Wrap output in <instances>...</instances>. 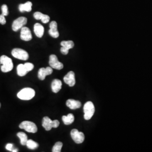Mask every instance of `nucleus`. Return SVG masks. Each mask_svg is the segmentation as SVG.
<instances>
[{"label": "nucleus", "instance_id": "obj_1", "mask_svg": "<svg viewBox=\"0 0 152 152\" xmlns=\"http://www.w3.org/2000/svg\"><path fill=\"white\" fill-rule=\"evenodd\" d=\"M1 69L2 72L6 73L11 71L14 67L11 58L6 55H2L0 58Z\"/></svg>", "mask_w": 152, "mask_h": 152}, {"label": "nucleus", "instance_id": "obj_2", "mask_svg": "<svg viewBox=\"0 0 152 152\" xmlns=\"http://www.w3.org/2000/svg\"><path fill=\"white\" fill-rule=\"evenodd\" d=\"M35 95L34 90L31 88H24L18 93V98L23 100H29L32 99Z\"/></svg>", "mask_w": 152, "mask_h": 152}, {"label": "nucleus", "instance_id": "obj_3", "mask_svg": "<svg viewBox=\"0 0 152 152\" xmlns=\"http://www.w3.org/2000/svg\"><path fill=\"white\" fill-rule=\"evenodd\" d=\"M84 118L86 120H90L95 113V107L91 102H87L84 105Z\"/></svg>", "mask_w": 152, "mask_h": 152}, {"label": "nucleus", "instance_id": "obj_4", "mask_svg": "<svg viewBox=\"0 0 152 152\" xmlns=\"http://www.w3.org/2000/svg\"><path fill=\"white\" fill-rule=\"evenodd\" d=\"M60 122L58 120L52 121L48 117H45L42 120V125L46 131L51 130L52 128H57L59 126Z\"/></svg>", "mask_w": 152, "mask_h": 152}, {"label": "nucleus", "instance_id": "obj_5", "mask_svg": "<svg viewBox=\"0 0 152 152\" xmlns=\"http://www.w3.org/2000/svg\"><path fill=\"white\" fill-rule=\"evenodd\" d=\"M19 128L31 133H36L37 131V127L36 124L32 122L28 121L22 122L19 125Z\"/></svg>", "mask_w": 152, "mask_h": 152}, {"label": "nucleus", "instance_id": "obj_6", "mask_svg": "<svg viewBox=\"0 0 152 152\" xmlns=\"http://www.w3.org/2000/svg\"><path fill=\"white\" fill-rule=\"evenodd\" d=\"M12 55L16 59L22 60H27L29 58V55L26 51L22 49H13L11 52Z\"/></svg>", "mask_w": 152, "mask_h": 152}, {"label": "nucleus", "instance_id": "obj_7", "mask_svg": "<svg viewBox=\"0 0 152 152\" xmlns=\"http://www.w3.org/2000/svg\"><path fill=\"white\" fill-rule=\"evenodd\" d=\"M27 23V19L26 17L21 16L15 19L12 24V29L14 31L16 32L23 27Z\"/></svg>", "mask_w": 152, "mask_h": 152}, {"label": "nucleus", "instance_id": "obj_8", "mask_svg": "<svg viewBox=\"0 0 152 152\" xmlns=\"http://www.w3.org/2000/svg\"><path fill=\"white\" fill-rule=\"evenodd\" d=\"M71 135L72 139L77 144L82 143L85 140L84 134L77 129H73L71 131Z\"/></svg>", "mask_w": 152, "mask_h": 152}, {"label": "nucleus", "instance_id": "obj_9", "mask_svg": "<svg viewBox=\"0 0 152 152\" xmlns=\"http://www.w3.org/2000/svg\"><path fill=\"white\" fill-rule=\"evenodd\" d=\"M49 64L50 66L54 69L57 70H60L63 68L64 65L63 63L59 61L57 56L55 55H51L50 56V60H49Z\"/></svg>", "mask_w": 152, "mask_h": 152}, {"label": "nucleus", "instance_id": "obj_10", "mask_svg": "<svg viewBox=\"0 0 152 152\" xmlns=\"http://www.w3.org/2000/svg\"><path fill=\"white\" fill-rule=\"evenodd\" d=\"M61 48L60 49L61 53L64 55H67L69 53V50L74 47V42L72 41H63L61 42Z\"/></svg>", "mask_w": 152, "mask_h": 152}, {"label": "nucleus", "instance_id": "obj_11", "mask_svg": "<svg viewBox=\"0 0 152 152\" xmlns=\"http://www.w3.org/2000/svg\"><path fill=\"white\" fill-rule=\"evenodd\" d=\"M20 38L25 41H29L32 39V33L28 28L24 26L21 28Z\"/></svg>", "mask_w": 152, "mask_h": 152}, {"label": "nucleus", "instance_id": "obj_12", "mask_svg": "<svg viewBox=\"0 0 152 152\" xmlns=\"http://www.w3.org/2000/svg\"><path fill=\"white\" fill-rule=\"evenodd\" d=\"M64 81L65 83L68 85L70 87H73L76 83L75 75L73 71L69 72L64 77Z\"/></svg>", "mask_w": 152, "mask_h": 152}, {"label": "nucleus", "instance_id": "obj_13", "mask_svg": "<svg viewBox=\"0 0 152 152\" xmlns=\"http://www.w3.org/2000/svg\"><path fill=\"white\" fill-rule=\"evenodd\" d=\"M53 68L50 67H47L46 68H41L39 69L38 72V78L40 80H44L46 78V77L48 75H51L53 73Z\"/></svg>", "mask_w": 152, "mask_h": 152}, {"label": "nucleus", "instance_id": "obj_14", "mask_svg": "<svg viewBox=\"0 0 152 152\" xmlns=\"http://www.w3.org/2000/svg\"><path fill=\"white\" fill-rule=\"evenodd\" d=\"M49 33L53 38H58L59 36V33L58 31V24L55 21H53L50 23Z\"/></svg>", "mask_w": 152, "mask_h": 152}, {"label": "nucleus", "instance_id": "obj_15", "mask_svg": "<svg viewBox=\"0 0 152 152\" xmlns=\"http://www.w3.org/2000/svg\"><path fill=\"white\" fill-rule=\"evenodd\" d=\"M34 18L36 20H41L44 23H48L50 21V16L48 15H45L41 12H36L33 14Z\"/></svg>", "mask_w": 152, "mask_h": 152}, {"label": "nucleus", "instance_id": "obj_16", "mask_svg": "<svg viewBox=\"0 0 152 152\" xmlns=\"http://www.w3.org/2000/svg\"><path fill=\"white\" fill-rule=\"evenodd\" d=\"M66 105L71 109H76L80 108L81 107V103L76 100L68 99L66 102Z\"/></svg>", "mask_w": 152, "mask_h": 152}, {"label": "nucleus", "instance_id": "obj_17", "mask_svg": "<svg viewBox=\"0 0 152 152\" xmlns=\"http://www.w3.org/2000/svg\"><path fill=\"white\" fill-rule=\"evenodd\" d=\"M34 32L38 38H41L44 35V27L39 23H36L34 26Z\"/></svg>", "mask_w": 152, "mask_h": 152}, {"label": "nucleus", "instance_id": "obj_18", "mask_svg": "<svg viewBox=\"0 0 152 152\" xmlns=\"http://www.w3.org/2000/svg\"><path fill=\"white\" fill-rule=\"evenodd\" d=\"M62 86V82L61 81L58 80V79H55L51 83V88L53 92L55 93H57L59 92Z\"/></svg>", "mask_w": 152, "mask_h": 152}, {"label": "nucleus", "instance_id": "obj_19", "mask_svg": "<svg viewBox=\"0 0 152 152\" xmlns=\"http://www.w3.org/2000/svg\"><path fill=\"white\" fill-rule=\"evenodd\" d=\"M32 3L31 1H28L24 4H20L19 6V10L22 12L27 11L30 12L32 10Z\"/></svg>", "mask_w": 152, "mask_h": 152}, {"label": "nucleus", "instance_id": "obj_20", "mask_svg": "<svg viewBox=\"0 0 152 152\" xmlns=\"http://www.w3.org/2000/svg\"><path fill=\"white\" fill-rule=\"evenodd\" d=\"M62 120L64 124L66 125L72 124L75 120V117L72 114H68L67 115H64L62 117Z\"/></svg>", "mask_w": 152, "mask_h": 152}, {"label": "nucleus", "instance_id": "obj_21", "mask_svg": "<svg viewBox=\"0 0 152 152\" xmlns=\"http://www.w3.org/2000/svg\"><path fill=\"white\" fill-rule=\"evenodd\" d=\"M28 72L26 69V68L24 66V64H20L18 65V66H17V73H18V75L19 76H21V77L26 76Z\"/></svg>", "mask_w": 152, "mask_h": 152}, {"label": "nucleus", "instance_id": "obj_22", "mask_svg": "<svg viewBox=\"0 0 152 152\" xmlns=\"http://www.w3.org/2000/svg\"><path fill=\"white\" fill-rule=\"evenodd\" d=\"M17 136L20 140V144L22 145H26L28 141V136L24 132H19L17 134Z\"/></svg>", "mask_w": 152, "mask_h": 152}, {"label": "nucleus", "instance_id": "obj_23", "mask_svg": "<svg viewBox=\"0 0 152 152\" xmlns=\"http://www.w3.org/2000/svg\"><path fill=\"white\" fill-rule=\"evenodd\" d=\"M26 145L28 147V148H29L30 149H35L37 148L38 147V143L33 141L31 139L28 140Z\"/></svg>", "mask_w": 152, "mask_h": 152}, {"label": "nucleus", "instance_id": "obj_24", "mask_svg": "<svg viewBox=\"0 0 152 152\" xmlns=\"http://www.w3.org/2000/svg\"><path fill=\"white\" fill-rule=\"evenodd\" d=\"M63 147V143L60 141H58L55 143L54 147L53 148L52 152H60L61 149Z\"/></svg>", "mask_w": 152, "mask_h": 152}, {"label": "nucleus", "instance_id": "obj_25", "mask_svg": "<svg viewBox=\"0 0 152 152\" xmlns=\"http://www.w3.org/2000/svg\"><path fill=\"white\" fill-rule=\"evenodd\" d=\"M1 10H2V14L4 16H7L9 15V10L8 7L5 4H4L1 6Z\"/></svg>", "mask_w": 152, "mask_h": 152}, {"label": "nucleus", "instance_id": "obj_26", "mask_svg": "<svg viewBox=\"0 0 152 152\" xmlns=\"http://www.w3.org/2000/svg\"><path fill=\"white\" fill-rule=\"evenodd\" d=\"M24 64V66L26 68V69L27 70L28 72L32 71L33 68H34V65L31 63H26Z\"/></svg>", "mask_w": 152, "mask_h": 152}, {"label": "nucleus", "instance_id": "obj_27", "mask_svg": "<svg viewBox=\"0 0 152 152\" xmlns=\"http://www.w3.org/2000/svg\"><path fill=\"white\" fill-rule=\"evenodd\" d=\"M6 23V20L5 16H4L2 14L0 15V23L2 25H5Z\"/></svg>", "mask_w": 152, "mask_h": 152}, {"label": "nucleus", "instance_id": "obj_28", "mask_svg": "<svg viewBox=\"0 0 152 152\" xmlns=\"http://www.w3.org/2000/svg\"><path fill=\"white\" fill-rule=\"evenodd\" d=\"M6 149L9 151H12V149H14V145L12 144L9 143L6 145Z\"/></svg>", "mask_w": 152, "mask_h": 152}, {"label": "nucleus", "instance_id": "obj_29", "mask_svg": "<svg viewBox=\"0 0 152 152\" xmlns=\"http://www.w3.org/2000/svg\"><path fill=\"white\" fill-rule=\"evenodd\" d=\"M12 152H18V149H13L12 151H11Z\"/></svg>", "mask_w": 152, "mask_h": 152}, {"label": "nucleus", "instance_id": "obj_30", "mask_svg": "<svg viewBox=\"0 0 152 152\" xmlns=\"http://www.w3.org/2000/svg\"><path fill=\"white\" fill-rule=\"evenodd\" d=\"M1 103H0V108H1Z\"/></svg>", "mask_w": 152, "mask_h": 152}]
</instances>
